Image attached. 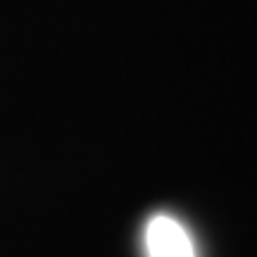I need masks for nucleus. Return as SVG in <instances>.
Wrapping results in <instances>:
<instances>
[{"instance_id": "nucleus-1", "label": "nucleus", "mask_w": 257, "mask_h": 257, "mask_svg": "<svg viewBox=\"0 0 257 257\" xmlns=\"http://www.w3.org/2000/svg\"><path fill=\"white\" fill-rule=\"evenodd\" d=\"M146 245L150 257H195L186 229L165 214L150 219L146 229Z\"/></svg>"}]
</instances>
